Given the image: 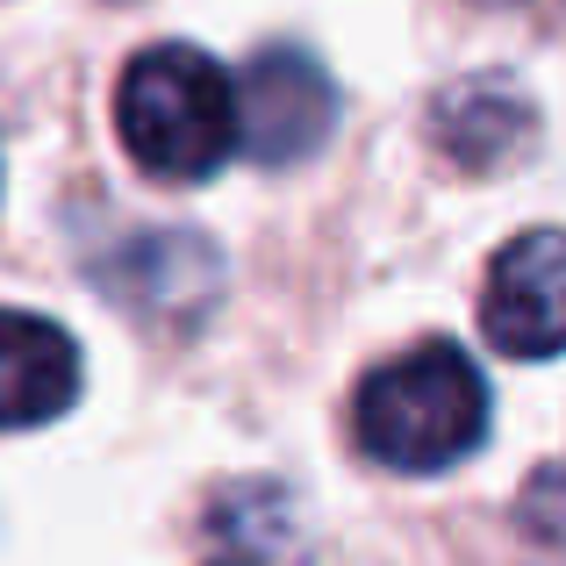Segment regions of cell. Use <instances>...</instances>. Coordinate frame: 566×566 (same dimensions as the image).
<instances>
[{"label": "cell", "mask_w": 566, "mask_h": 566, "mask_svg": "<svg viewBox=\"0 0 566 566\" xmlns=\"http://www.w3.org/2000/svg\"><path fill=\"white\" fill-rule=\"evenodd\" d=\"M80 401V345L29 308H0V430L51 423Z\"/></svg>", "instance_id": "7"}, {"label": "cell", "mask_w": 566, "mask_h": 566, "mask_svg": "<svg viewBox=\"0 0 566 566\" xmlns=\"http://www.w3.org/2000/svg\"><path fill=\"white\" fill-rule=\"evenodd\" d=\"M86 273L115 294V302L144 308V316H180L208 302L222 280V259L193 230H129L108 251H86Z\"/></svg>", "instance_id": "5"}, {"label": "cell", "mask_w": 566, "mask_h": 566, "mask_svg": "<svg viewBox=\"0 0 566 566\" xmlns=\"http://www.w3.org/2000/svg\"><path fill=\"white\" fill-rule=\"evenodd\" d=\"M230 94H237V144L259 166H302V158H316L331 123H337L331 72L308 51H294V43L259 51L244 65V80H230Z\"/></svg>", "instance_id": "3"}, {"label": "cell", "mask_w": 566, "mask_h": 566, "mask_svg": "<svg viewBox=\"0 0 566 566\" xmlns=\"http://www.w3.org/2000/svg\"><path fill=\"white\" fill-rule=\"evenodd\" d=\"M115 129H123V151L151 180L172 187L208 180L237 151L230 72L193 43H151L129 57L123 86H115Z\"/></svg>", "instance_id": "2"}, {"label": "cell", "mask_w": 566, "mask_h": 566, "mask_svg": "<svg viewBox=\"0 0 566 566\" xmlns=\"http://www.w3.org/2000/svg\"><path fill=\"white\" fill-rule=\"evenodd\" d=\"M481 331L510 359L566 352V230H524L495 251L481 287Z\"/></svg>", "instance_id": "4"}, {"label": "cell", "mask_w": 566, "mask_h": 566, "mask_svg": "<svg viewBox=\"0 0 566 566\" xmlns=\"http://www.w3.org/2000/svg\"><path fill=\"white\" fill-rule=\"evenodd\" d=\"M352 438L366 459L395 473H438L481 452L488 438V380L459 345H416L374 366L352 401Z\"/></svg>", "instance_id": "1"}, {"label": "cell", "mask_w": 566, "mask_h": 566, "mask_svg": "<svg viewBox=\"0 0 566 566\" xmlns=\"http://www.w3.org/2000/svg\"><path fill=\"white\" fill-rule=\"evenodd\" d=\"M430 137L452 166L467 172H502L538 144V108L516 80H467L430 101Z\"/></svg>", "instance_id": "6"}]
</instances>
